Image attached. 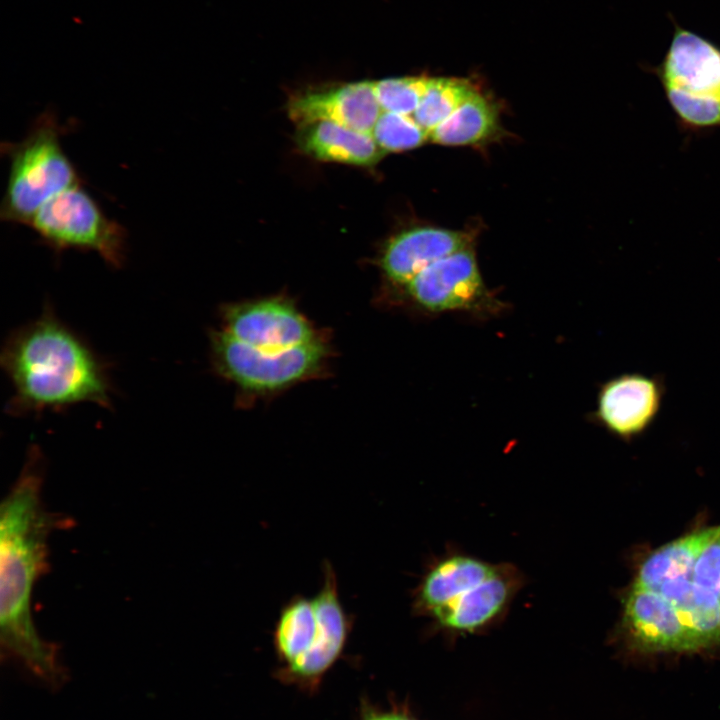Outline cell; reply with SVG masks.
<instances>
[{
    "label": "cell",
    "instance_id": "cell-12",
    "mask_svg": "<svg viewBox=\"0 0 720 720\" xmlns=\"http://www.w3.org/2000/svg\"><path fill=\"white\" fill-rule=\"evenodd\" d=\"M381 112L370 81L303 93L288 104L289 116L298 125L329 121L370 134Z\"/></svg>",
    "mask_w": 720,
    "mask_h": 720
},
{
    "label": "cell",
    "instance_id": "cell-20",
    "mask_svg": "<svg viewBox=\"0 0 720 720\" xmlns=\"http://www.w3.org/2000/svg\"><path fill=\"white\" fill-rule=\"evenodd\" d=\"M692 582L697 588L720 598V532L699 555Z\"/></svg>",
    "mask_w": 720,
    "mask_h": 720
},
{
    "label": "cell",
    "instance_id": "cell-11",
    "mask_svg": "<svg viewBox=\"0 0 720 720\" xmlns=\"http://www.w3.org/2000/svg\"><path fill=\"white\" fill-rule=\"evenodd\" d=\"M622 627L639 651H693L677 610L656 591L631 587L623 602Z\"/></svg>",
    "mask_w": 720,
    "mask_h": 720
},
{
    "label": "cell",
    "instance_id": "cell-19",
    "mask_svg": "<svg viewBox=\"0 0 720 720\" xmlns=\"http://www.w3.org/2000/svg\"><path fill=\"white\" fill-rule=\"evenodd\" d=\"M431 78L426 76L383 79L374 82L382 111L413 115Z\"/></svg>",
    "mask_w": 720,
    "mask_h": 720
},
{
    "label": "cell",
    "instance_id": "cell-6",
    "mask_svg": "<svg viewBox=\"0 0 720 720\" xmlns=\"http://www.w3.org/2000/svg\"><path fill=\"white\" fill-rule=\"evenodd\" d=\"M64 130L55 113L45 111L22 140L1 144V153L9 159L0 207L2 220L27 225L52 197L82 184L76 167L62 148Z\"/></svg>",
    "mask_w": 720,
    "mask_h": 720
},
{
    "label": "cell",
    "instance_id": "cell-5",
    "mask_svg": "<svg viewBox=\"0 0 720 720\" xmlns=\"http://www.w3.org/2000/svg\"><path fill=\"white\" fill-rule=\"evenodd\" d=\"M322 584L308 598L295 594L280 608L273 632L275 650L293 676L314 679L342 653L354 624L340 599L337 574L322 563Z\"/></svg>",
    "mask_w": 720,
    "mask_h": 720
},
{
    "label": "cell",
    "instance_id": "cell-16",
    "mask_svg": "<svg viewBox=\"0 0 720 720\" xmlns=\"http://www.w3.org/2000/svg\"><path fill=\"white\" fill-rule=\"evenodd\" d=\"M496 129L494 106L476 91L430 133L429 139L449 146L475 144L493 135Z\"/></svg>",
    "mask_w": 720,
    "mask_h": 720
},
{
    "label": "cell",
    "instance_id": "cell-15",
    "mask_svg": "<svg viewBox=\"0 0 720 720\" xmlns=\"http://www.w3.org/2000/svg\"><path fill=\"white\" fill-rule=\"evenodd\" d=\"M720 532V525L702 528L654 551L641 564L633 588L658 591L669 579L691 577L696 561Z\"/></svg>",
    "mask_w": 720,
    "mask_h": 720
},
{
    "label": "cell",
    "instance_id": "cell-3",
    "mask_svg": "<svg viewBox=\"0 0 720 720\" xmlns=\"http://www.w3.org/2000/svg\"><path fill=\"white\" fill-rule=\"evenodd\" d=\"M0 362L14 394V415L59 410L82 403L112 406L113 388L104 361L49 308L15 330Z\"/></svg>",
    "mask_w": 720,
    "mask_h": 720
},
{
    "label": "cell",
    "instance_id": "cell-14",
    "mask_svg": "<svg viewBox=\"0 0 720 720\" xmlns=\"http://www.w3.org/2000/svg\"><path fill=\"white\" fill-rule=\"evenodd\" d=\"M296 141L304 153L323 161L372 166L383 156L370 133L329 121L298 125Z\"/></svg>",
    "mask_w": 720,
    "mask_h": 720
},
{
    "label": "cell",
    "instance_id": "cell-10",
    "mask_svg": "<svg viewBox=\"0 0 720 720\" xmlns=\"http://www.w3.org/2000/svg\"><path fill=\"white\" fill-rule=\"evenodd\" d=\"M661 378L625 373L600 386L594 420L618 438L644 433L656 420L663 402Z\"/></svg>",
    "mask_w": 720,
    "mask_h": 720
},
{
    "label": "cell",
    "instance_id": "cell-13",
    "mask_svg": "<svg viewBox=\"0 0 720 720\" xmlns=\"http://www.w3.org/2000/svg\"><path fill=\"white\" fill-rule=\"evenodd\" d=\"M462 232L417 227L394 236L380 258L386 277L401 290L422 270L453 253L470 248Z\"/></svg>",
    "mask_w": 720,
    "mask_h": 720
},
{
    "label": "cell",
    "instance_id": "cell-4",
    "mask_svg": "<svg viewBox=\"0 0 720 720\" xmlns=\"http://www.w3.org/2000/svg\"><path fill=\"white\" fill-rule=\"evenodd\" d=\"M525 575L509 562H490L457 548L432 557L411 593V611L451 635L483 632L500 624Z\"/></svg>",
    "mask_w": 720,
    "mask_h": 720
},
{
    "label": "cell",
    "instance_id": "cell-17",
    "mask_svg": "<svg viewBox=\"0 0 720 720\" xmlns=\"http://www.w3.org/2000/svg\"><path fill=\"white\" fill-rule=\"evenodd\" d=\"M477 90L470 82L456 78H431L413 117L418 125L430 133Z\"/></svg>",
    "mask_w": 720,
    "mask_h": 720
},
{
    "label": "cell",
    "instance_id": "cell-18",
    "mask_svg": "<svg viewBox=\"0 0 720 720\" xmlns=\"http://www.w3.org/2000/svg\"><path fill=\"white\" fill-rule=\"evenodd\" d=\"M383 152H400L416 148L429 139L412 115L382 111L372 132Z\"/></svg>",
    "mask_w": 720,
    "mask_h": 720
},
{
    "label": "cell",
    "instance_id": "cell-7",
    "mask_svg": "<svg viewBox=\"0 0 720 720\" xmlns=\"http://www.w3.org/2000/svg\"><path fill=\"white\" fill-rule=\"evenodd\" d=\"M656 76L680 126L700 132L720 128V47L676 26Z\"/></svg>",
    "mask_w": 720,
    "mask_h": 720
},
{
    "label": "cell",
    "instance_id": "cell-1",
    "mask_svg": "<svg viewBox=\"0 0 720 720\" xmlns=\"http://www.w3.org/2000/svg\"><path fill=\"white\" fill-rule=\"evenodd\" d=\"M43 465L35 447L0 506V639L38 676L54 680L56 650L38 634L32 594L47 568L48 539L57 519L43 503Z\"/></svg>",
    "mask_w": 720,
    "mask_h": 720
},
{
    "label": "cell",
    "instance_id": "cell-21",
    "mask_svg": "<svg viewBox=\"0 0 720 720\" xmlns=\"http://www.w3.org/2000/svg\"><path fill=\"white\" fill-rule=\"evenodd\" d=\"M658 592L678 612L681 620L687 627L694 651L692 626L694 617L693 582L691 577H679L664 581Z\"/></svg>",
    "mask_w": 720,
    "mask_h": 720
},
{
    "label": "cell",
    "instance_id": "cell-9",
    "mask_svg": "<svg viewBox=\"0 0 720 720\" xmlns=\"http://www.w3.org/2000/svg\"><path fill=\"white\" fill-rule=\"evenodd\" d=\"M402 291L415 307L431 314L495 315L505 308V303L486 287L471 248L429 265Z\"/></svg>",
    "mask_w": 720,
    "mask_h": 720
},
{
    "label": "cell",
    "instance_id": "cell-8",
    "mask_svg": "<svg viewBox=\"0 0 720 720\" xmlns=\"http://www.w3.org/2000/svg\"><path fill=\"white\" fill-rule=\"evenodd\" d=\"M27 225L57 253L68 249L93 251L114 268L124 262L125 228L104 213L82 184L52 197Z\"/></svg>",
    "mask_w": 720,
    "mask_h": 720
},
{
    "label": "cell",
    "instance_id": "cell-22",
    "mask_svg": "<svg viewBox=\"0 0 720 720\" xmlns=\"http://www.w3.org/2000/svg\"><path fill=\"white\" fill-rule=\"evenodd\" d=\"M366 720H412L408 718L405 715L397 714V713H387V714H374L370 717H368Z\"/></svg>",
    "mask_w": 720,
    "mask_h": 720
},
{
    "label": "cell",
    "instance_id": "cell-2",
    "mask_svg": "<svg viewBox=\"0 0 720 720\" xmlns=\"http://www.w3.org/2000/svg\"><path fill=\"white\" fill-rule=\"evenodd\" d=\"M216 371L242 390L271 393L315 375L328 345L312 323L286 299L226 305L222 324L210 334Z\"/></svg>",
    "mask_w": 720,
    "mask_h": 720
}]
</instances>
